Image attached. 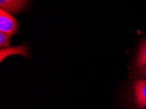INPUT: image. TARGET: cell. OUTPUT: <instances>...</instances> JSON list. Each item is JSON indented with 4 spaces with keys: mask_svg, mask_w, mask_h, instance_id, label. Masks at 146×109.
<instances>
[{
    "mask_svg": "<svg viewBox=\"0 0 146 109\" xmlns=\"http://www.w3.org/2000/svg\"><path fill=\"white\" fill-rule=\"evenodd\" d=\"M19 22L10 13L0 9V31L13 35L19 33Z\"/></svg>",
    "mask_w": 146,
    "mask_h": 109,
    "instance_id": "6da1fadb",
    "label": "cell"
},
{
    "mask_svg": "<svg viewBox=\"0 0 146 109\" xmlns=\"http://www.w3.org/2000/svg\"><path fill=\"white\" fill-rule=\"evenodd\" d=\"M29 0H0V8L9 13L18 14L26 10Z\"/></svg>",
    "mask_w": 146,
    "mask_h": 109,
    "instance_id": "7a4b0ae2",
    "label": "cell"
},
{
    "mask_svg": "<svg viewBox=\"0 0 146 109\" xmlns=\"http://www.w3.org/2000/svg\"><path fill=\"white\" fill-rule=\"evenodd\" d=\"M134 92L138 109L146 106V80L138 79L134 83Z\"/></svg>",
    "mask_w": 146,
    "mask_h": 109,
    "instance_id": "3957f363",
    "label": "cell"
},
{
    "mask_svg": "<svg viewBox=\"0 0 146 109\" xmlns=\"http://www.w3.org/2000/svg\"><path fill=\"white\" fill-rule=\"evenodd\" d=\"M15 54H19L23 55L28 59L30 58V50L26 44H23L21 46H15V47L2 48L0 50V60L2 61L7 57Z\"/></svg>",
    "mask_w": 146,
    "mask_h": 109,
    "instance_id": "277c9868",
    "label": "cell"
},
{
    "mask_svg": "<svg viewBox=\"0 0 146 109\" xmlns=\"http://www.w3.org/2000/svg\"><path fill=\"white\" fill-rule=\"evenodd\" d=\"M146 67V39L141 44L136 61V67L140 69Z\"/></svg>",
    "mask_w": 146,
    "mask_h": 109,
    "instance_id": "5b68a950",
    "label": "cell"
},
{
    "mask_svg": "<svg viewBox=\"0 0 146 109\" xmlns=\"http://www.w3.org/2000/svg\"><path fill=\"white\" fill-rule=\"evenodd\" d=\"M11 35L9 33L0 32V46L1 48L8 47L10 44Z\"/></svg>",
    "mask_w": 146,
    "mask_h": 109,
    "instance_id": "8992f818",
    "label": "cell"
},
{
    "mask_svg": "<svg viewBox=\"0 0 146 109\" xmlns=\"http://www.w3.org/2000/svg\"><path fill=\"white\" fill-rule=\"evenodd\" d=\"M138 75H140L141 77H146V67L140 69L138 71Z\"/></svg>",
    "mask_w": 146,
    "mask_h": 109,
    "instance_id": "52a82bcc",
    "label": "cell"
}]
</instances>
